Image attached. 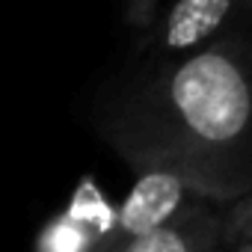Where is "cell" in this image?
I'll return each instance as SVG.
<instances>
[{
	"instance_id": "6da1fadb",
	"label": "cell",
	"mask_w": 252,
	"mask_h": 252,
	"mask_svg": "<svg viewBox=\"0 0 252 252\" xmlns=\"http://www.w3.org/2000/svg\"><path fill=\"white\" fill-rule=\"evenodd\" d=\"M252 83L243 36L143 63L98 101V131L134 172L181 175L202 199L252 193Z\"/></svg>"
},
{
	"instance_id": "8992f818",
	"label": "cell",
	"mask_w": 252,
	"mask_h": 252,
	"mask_svg": "<svg viewBox=\"0 0 252 252\" xmlns=\"http://www.w3.org/2000/svg\"><path fill=\"white\" fill-rule=\"evenodd\" d=\"M158 3H160V0H125L128 24L137 27V30H146L152 24V18L158 15Z\"/></svg>"
},
{
	"instance_id": "5b68a950",
	"label": "cell",
	"mask_w": 252,
	"mask_h": 252,
	"mask_svg": "<svg viewBox=\"0 0 252 252\" xmlns=\"http://www.w3.org/2000/svg\"><path fill=\"white\" fill-rule=\"evenodd\" d=\"M220 205L196 196L160 228L125 243L116 252H217Z\"/></svg>"
},
{
	"instance_id": "3957f363",
	"label": "cell",
	"mask_w": 252,
	"mask_h": 252,
	"mask_svg": "<svg viewBox=\"0 0 252 252\" xmlns=\"http://www.w3.org/2000/svg\"><path fill=\"white\" fill-rule=\"evenodd\" d=\"M196 196L199 193L181 175H172L163 169L137 172V181L131 184V190L125 193V199L113 211L110 231L98 252H116L125 243L160 228L175 214H181Z\"/></svg>"
},
{
	"instance_id": "277c9868",
	"label": "cell",
	"mask_w": 252,
	"mask_h": 252,
	"mask_svg": "<svg viewBox=\"0 0 252 252\" xmlns=\"http://www.w3.org/2000/svg\"><path fill=\"white\" fill-rule=\"evenodd\" d=\"M113 211L116 205L104 196V190L92 178H83L68 205L48 217L39 228L33 252H98L110 231Z\"/></svg>"
},
{
	"instance_id": "7a4b0ae2",
	"label": "cell",
	"mask_w": 252,
	"mask_h": 252,
	"mask_svg": "<svg viewBox=\"0 0 252 252\" xmlns=\"http://www.w3.org/2000/svg\"><path fill=\"white\" fill-rule=\"evenodd\" d=\"M249 12V0H175L146 27L140 51L146 63L184 60L228 36L231 24Z\"/></svg>"
}]
</instances>
